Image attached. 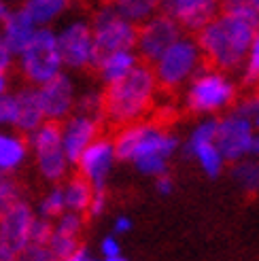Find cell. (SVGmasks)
Returning a JSON list of instances; mask_svg holds the SVG:
<instances>
[{
	"label": "cell",
	"instance_id": "obj_1",
	"mask_svg": "<svg viewBox=\"0 0 259 261\" xmlns=\"http://www.w3.org/2000/svg\"><path fill=\"white\" fill-rule=\"evenodd\" d=\"M259 30V15L247 0H219V13L193 34L206 66L223 72L240 70L249 45Z\"/></svg>",
	"mask_w": 259,
	"mask_h": 261
},
{
	"label": "cell",
	"instance_id": "obj_2",
	"mask_svg": "<svg viewBox=\"0 0 259 261\" xmlns=\"http://www.w3.org/2000/svg\"><path fill=\"white\" fill-rule=\"evenodd\" d=\"M117 162H130L140 174L160 176L168 172V162L178 149V138L158 121L142 119L111 132Z\"/></svg>",
	"mask_w": 259,
	"mask_h": 261
},
{
	"label": "cell",
	"instance_id": "obj_3",
	"mask_svg": "<svg viewBox=\"0 0 259 261\" xmlns=\"http://www.w3.org/2000/svg\"><path fill=\"white\" fill-rule=\"evenodd\" d=\"M158 81L151 70V64L140 62L138 66L123 76L121 81L102 87V123L111 132L123 125L147 119L151 107L158 98Z\"/></svg>",
	"mask_w": 259,
	"mask_h": 261
},
{
	"label": "cell",
	"instance_id": "obj_4",
	"mask_svg": "<svg viewBox=\"0 0 259 261\" xmlns=\"http://www.w3.org/2000/svg\"><path fill=\"white\" fill-rule=\"evenodd\" d=\"M185 109L198 117H215L238 102V83L229 72L204 66L185 85Z\"/></svg>",
	"mask_w": 259,
	"mask_h": 261
},
{
	"label": "cell",
	"instance_id": "obj_5",
	"mask_svg": "<svg viewBox=\"0 0 259 261\" xmlns=\"http://www.w3.org/2000/svg\"><path fill=\"white\" fill-rule=\"evenodd\" d=\"M204 66L206 62L202 58V51L193 34H183L151 64V70L155 74V81H158L160 89L178 91Z\"/></svg>",
	"mask_w": 259,
	"mask_h": 261
},
{
	"label": "cell",
	"instance_id": "obj_6",
	"mask_svg": "<svg viewBox=\"0 0 259 261\" xmlns=\"http://www.w3.org/2000/svg\"><path fill=\"white\" fill-rule=\"evenodd\" d=\"M62 123L64 121L45 119L28 136L36 172L51 185H62L70 174V162L62 149Z\"/></svg>",
	"mask_w": 259,
	"mask_h": 261
},
{
	"label": "cell",
	"instance_id": "obj_7",
	"mask_svg": "<svg viewBox=\"0 0 259 261\" xmlns=\"http://www.w3.org/2000/svg\"><path fill=\"white\" fill-rule=\"evenodd\" d=\"M21 85L41 87L51 76L62 72V58L58 51V36L47 30H34L30 45L17 58Z\"/></svg>",
	"mask_w": 259,
	"mask_h": 261
},
{
	"label": "cell",
	"instance_id": "obj_8",
	"mask_svg": "<svg viewBox=\"0 0 259 261\" xmlns=\"http://www.w3.org/2000/svg\"><path fill=\"white\" fill-rule=\"evenodd\" d=\"M89 25L94 38V66L105 56L134 49L136 45V25L123 19L113 5H96Z\"/></svg>",
	"mask_w": 259,
	"mask_h": 261
},
{
	"label": "cell",
	"instance_id": "obj_9",
	"mask_svg": "<svg viewBox=\"0 0 259 261\" xmlns=\"http://www.w3.org/2000/svg\"><path fill=\"white\" fill-rule=\"evenodd\" d=\"M255 134L257 129L253 121L236 107H231L229 111L221 113V117H217L215 140L225 164H234L238 160L253 155Z\"/></svg>",
	"mask_w": 259,
	"mask_h": 261
},
{
	"label": "cell",
	"instance_id": "obj_10",
	"mask_svg": "<svg viewBox=\"0 0 259 261\" xmlns=\"http://www.w3.org/2000/svg\"><path fill=\"white\" fill-rule=\"evenodd\" d=\"M36 213L21 200L0 217V261H17L19 253L30 244V227Z\"/></svg>",
	"mask_w": 259,
	"mask_h": 261
},
{
	"label": "cell",
	"instance_id": "obj_11",
	"mask_svg": "<svg viewBox=\"0 0 259 261\" xmlns=\"http://www.w3.org/2000/svg\"><path fill=\"white\" fill-rule=\"evenodd\" d=\"M185 32L180 30V25L170 19L164 13H158L151 19L142 21L136 25V45L134 51L138 54L140 62L153 64L164 51L170 47L176 38H180Z\"/></svg>",
	"mask_w": 259,
	"mask_h": 261
},
{
	"label": "cell",
	"instance_id": "obj_12",
	"mask_svg": "<svg viewBox=\"0 0 259 261\" xmlns=\"http://www.w3.org/2000/svg\"><path fill=\"white\" fill-rule=\"evenodd\" d=\"M62 66L89 72L94 68V38L89 21H72L58 36Z\"/></svg>",
	"mask_w": 259,
	"mask_h": 261
},
{
	"label": "cell",
	"instance_id": "obj_13",
	"mask_svg": "<svg viewBox=\"0 0 259 261\" xmlns=\"http://www.w3.org/2000/svg\"><path fill=\"white\" fill-rule=\"evenodd\" d=\"M215 127H217V117H204V119L191 129L187 145H185V153L196 160L204 170V174H209L211 178L219 176L225 168V160H223V155L219 151L217 140H215Z\"/></svg>",
	"mask_w": 259,
	"mask_h": 261
},
{
	"label": "cell",
	"instance_id": "obj_14",
	"mask_svg": "<svg viewBox=\"0 0 259 261\" xmlns=\"http://www.w3.org/2000/svg\"><path fill=\"white\" fill-rule=\"evenodd\" d=\"M115 162H117V158H115L113 140L111 136L102 134L79 155V160L74 162V168L83 178L92 182L94 189H107V180L111 176Z\"/></svg>",
	"mask_w": 259,
	"mask_h": 261
},
{
	"label": "cell",
	"instance_id": "obj_15",
	"mask_svg": "<svg viewBox=\"0 0 259 261\" xmlns=\"http://www.w3.org/2000/svg\"><path fill=\"white\" fill-rule=\"evenodd\" d=\"M160 13L174 19L185 34H196L219 13V0H160Z\"/></svg>",
	"mask_w": 259,
	"mask_h": 261
},
{
	"label": "cell",
	"instance_id": "obj_16",
	"mask_svg": "<svg viewBox=\"0 0 259 261\" xmlns=\"http://www.w3.org/2000/svg\"><path fill=\"white\" fill-rule=\"evenodd\" d=\"M105 123L98 119H89L83 115H68L62 123V149L66 153L70 166L79 160V155L92 145V142L105 134Z\"/></svg>",
	"mask_w": 259,
	"mask_h": 261
},
{
	"label": "cell",
	"instance_id": "obj_17",
	"mask_svg": "<svg viewBox=\"0 0 259 261\" xmlns=\"http://www.w3.org/2000/svg\"><path fill=\"white\" fill-rule=\"evenodd\" d=\"M38 96H41V107L45 119L64 121L68 115H72L74 107V85L64 72H58L51 76L47 83L38 87Z\"/></svg>",
	"mask_w": 259,
	"mask_h": 261
},
{
	"label": "cell",
	"instance_id": "obj_18",
	"mask_svg": "<svg viewBox=\"0 0 259 261\" xmlns=\"http://www.w3.org/2000/svg\"><path fill=\"white\" fill-rule=\"evenodd\" d=\"M15 119H13V132L32 134L34 129L45 121L38 87L23 85L15 96Z\"/></svg>",
	"mask_w": 259,
	"mask_h": 261
},
{
	"label": "cell",
	"instance_id": "obj_19",
	"mask_svg": "<svg viewBox=\"0 0 259 261\" xmlns=\"http://www.w3.org/2000/svg\"><path fill=\"white\" fill-rule=\"evenodd\" d=\"M138 64H140V58L134 49L115 51V54H109L102 60H98L92 72H96L102 85H111V83L121 81L123 76H127Z\"/></svg>",
	"mask_w": 259,
	"mask_h": 261
},
{
	"label": "cell",
	"instance_id": "obj_20",
	"mask_svg": "<svg viewBox=\"0 0 259 261\" xmlns=\"http://www.w3.org/2000/svg\"><path fill=\"white\" fill-rule=\"evenodd\" d=\"M5 47L11 56H21L25 47L30 45L32 34H34V23L30 21V17L25 15L23 9H17L15 13H11L7 23H5Z\"/></svg>",
	"mask_w": 259,
	"mask_h": 261
},
{
	"label": "cell",
	"instance_id": "obj_21",
	"mask_svg": "<svg viewBox=\"0 0 259 261\" xmlns=\"http://www.w3.org/2000/svg\"><path fill=\"white\" fill-rule=\"evenodd\" d=\"M30 134H17L9 138L0 134V168L7 172H19L30 160Z\"/></svg>",
	"mask_w": 259,
	"mask_h": 261
},
{
	"label": "cell",
	"instance_id": "obj_22",
	"mask_svg": "<svg viewBox=\"0 0 259 261\" xmlns=\"http://www.w3.org/2000/svg\"><path fill=\"white\" fill-rule=\"evenodd\" d=\"M62 193H64L66 211L85 215L89 208V202H92L94 187L87 178H83L79 172H74V174H68L66 180L62 182Z\"/></svg>",
	"mask_w": 259,
	"mask_h": 261
},
{
	"label": "cell",
	"instance_id": "obj_23",
	"mask_svg": "<svg viewBox=\"0 0 259 261\" xmlns=\"http://www.w3.org/2000/svg\"><path fill=\"white\" fill-rule=\"evenodd\" d=\"M68 7H70V0H25L17 9H23L34 25H45L49 21H54Z\"/></svg>",
	"mask_w": 259,
	"mask_h": 261
},
{
	"label": "cell",
	"instance_id": "obj_24",
	"mask_svg": "<svg viewBox=\"0 0 259 261\" xmlns=\"http://www.w3.org/2000/svg\"><path fill=\"white\" fill-rule=\"evenodd\" d=\"M113 7L117 9L123 19L134 25H140L142 21H147L160 13V0H115Z\"/></svg>",
	"mask_w": 259,
	"mask_h": 261
},
{
	"label": "cell",
	"instance_id": "obj_25",
	"mask_svg": "<svg viewBox=\"0 0 259 261\" xmlns=\"http://www.w3.org/2000/svg\"><path fill=\"white\" fill-rule=\"evenodd\" d=\"M231 178L236 180V185L247 191V193H257L259 191V160L257 158H244L231 164Z\"/></svg>",
	"mask_w": 259,
	"mask_h": 261
},
{
	"label": "cell",
	"instance_id": "obj_26",
	"mask_svg": "<svg viewBox=\"0 0 259 261\" xmlns=\"http://www.w3.org/2000/svg\"><path fill=\"white\" fill-rule=\"evenodd\" d=\"M38 217L56 221L62 213H66V204H64V193H62V185H51L49 191L43 193V198L38 200V208L34 211Z\"/></svg>",
	"mask_w": 259,
	"mask_h": 261
},
{
	"label": "cell",
	"instance_id": "obj_27",
	"mask_svg": "<svg viewBox=\"0 0 259 261\" xmlns=\"http://www.w3.org/2000/svg\"><path fill=\"white\" fill-rule=\"evenodd\" d=\"M240 76H242V83L251 87V89H259V30L255 32L253 41L249 45L247 51V58H244L242 66H240Z\"/></svg>",
	"mask_w": 259,
	"mask_h": 261
},
{
	"label": "cell",
	"instance_id": "obj_28",
	"mask_svg": "<svg viewBox=\"0 0 259 261\" xmlns=\"http://www.w3.org/2000/svg\"><path fill=\"white\" fill-rule=\"evenodd\" d=\"M102 109H105V102H102V89H89L83 96L74 98L72 113L102 121Z\"/></svg>",
	"mask_w": 259,
	"mask_h": 261
},
{
	"label": "cell",
	"instance_id": "obj_29",
	"mask_svg": "<svg viewBox=\"0 0 259 261\" xmlns=\"http://www.w3.org/2000/svg\"><path fill=\"white\" fill-rule=\"evenodd\" d=\"M85 215L79 213H62L56 221H54V231L62 233V236H70V238H81V233L85 229Z\"/></svg>",
	"mask_w": 259,
	"mask_h": 261
},
{
	"label": "cell",
	"instance_id": "obj_30",
	"mask_svg": "<svg viewBox=\"0 0 259 261\" xmlns=\"http://www.w3.org/2000/svg\"><path fill=\"white\" fill-rule=\"evenodd\" d=\"M51 255H54L58 261H64L66 257H70L76 249L81 246V238H70V236H62V233H51V238L47 242Z\"/></svg>",
	"mask_w": 259,
	"mask_h": 261
},
{
	"label": "cell",
	"instance_id": "obj_31",
	"mask_svg": "<svg viewBox=\"0 0 259 261\" xmlns=\"http://www.w3.org/2000/svg\"><path fill=\"white\" fill-rule=\"evenodd\" d=\"M51 233H54V221L36 215L32 221V227H30V242L32 244H47Z\"/></svg>",
	"mask_w": 259,
	"mask_h": 261
},
{
	"label": "cell",
	"instance_id": "obj_32",
	"mask_svg": "<svg viewBox=\"0 0 259 261\" xmlns=\"http://www.w3.org/2000/svg\"><path fill=\"white\" fill-rule=\"evenodd\" d=\"M17 261H58L54 255H51L47 244H28L25 249L19 253Z\"/></svg>",
	"mask_w": 259,
	"mask_h": 261
},
{
	"label": "cell",
	"instance_id": "obj_33",
	"mask_svg": "<svg viewBox=\"0 0 259 261\" xmlns=\"http://www.w3.org/2000/svg\"><path fill=\"white\" fill-rule=\"evenodd\" d=\"M107 206H109V193L107 189H94V195H92V202H89V208H87V213L85 217H102L107 213Z\"/></svg>",
	"mask_w": 259,
	"mask_h": 261
},
{
	"label": "cell",
	"instance_id": "obj_34",
	"mask_svg": "<svg viewBox=\"0 0 259 261\" xmlns=\"http://www.w3.org/2000/svg\"><path fill=\"white\" fill-rule=\"evenodd\" d=\"M100 255H102V259H111V257L121 255V244H119V240H117L115 233H109V236L102 238V242H100Z\"/></svg>",
	"mask_w": 259,
	"mask_h": 261
},
{
	"label": "cell",
	"instance_id": "obj_35",
	"mask_svg": "<svg viewBox=\"0 0 259 261\" xmlns=\"http://www.w3.org/2000/svg\"><path fill=\"white\" fill-rule=\"evenodd\" d=\"M15 119V98L0 96V123H13Z\"/></svg>",
	"mask_w": 259,
	"mask_h": 261
},
{
	"label": "cell",
	"instance_id": "obj_36",
	"mask_svg": "<svg viewBox=\"0 0 259 261\" xmlns=\"http://www.w3.org/2000/svg\"><path fill=\"white\" fill-rule=\"evenodd\" d=\"M155 189H158L160 195H170L174 191V180L170 174H160V176H155Z\"/></svg>",
	"mask_w": 259,
	"mask_h": 261
},
{
	"label": "cell",
	"instance_id": "obj_37",
	"mask_svg": "<svg viewBox=\"0 0 259 261\" xmlns=\"http://www.w3.org/2000/svg\"><path fill=\"white\" fill-rule=\"evenodd\" d=\"M132 229V219L125 217V215H119L117 219L113 221V233L115 236H121V233H127Z\"/></svg>",
	"mask_w": 259,
	"mask_h": 261
},
{
	"label": "cell",
	"instance_id": "obj_38",
	"mask_svg": "<svg viewBox=\"0 0 259 261\" xmlns=\"http://www.w3.org/2000/svg\"><path fill=\"white\" fill-rule=\"evenodd\" d=\"M64 261H98V259H96V257H94V255L89 253V251L85 249V246L81 244L79 249H76V251H74L70 257H66V259H64Z\"/></svg>",
	"mask_w": 259,
	"mask_h": 261
},
{
	"label": "cell",
	"instance_id": "obj_39",
	"mask_svg": "<svg viewBox=\"0 0 259 261\" xmlns=\"http://www.w3.org/2000/svg\"><path fill=\"white\" fill-rule=\"evenodd\" d=\"M9 74H7V68H0V96H5L7 91H9Z\"/></svg>",
	"mask_w": 259,
	"mask_h": 261
},
{
	"label": "cell",
	"instance_id": "obj_40",
	"mask_svg": "<svg viewBox=\"0 0 259 261\" xmlns=\"http://www.w3.org/2000/svg\"><path fill=\"white\" fill-rule=\"evenodd\" d=\"M11 62V54L7 51V47H5V43L0 41V68H7V64Z\"/></svg>",
	"mask_w": 259,
	"mask_h": 261
},
{
	"label": "cell",
	"instance_id": "obj_41",
	"mask_svg": "<svg viewBox=\"0 0 259 261\" xmlns=\"http://www.w3.org/2000/svg\"><path fill=\"white\" fill-rule=\"evenodd\" d=\"M9 15H11V13L7 11V7H5V3H3V0H0V25H5V23H7Z\"/></svg>",
	"mask_w": 259,
	"mask_h": 261
},
{
	"label": "cell",
	"instance_id": "obj_42",
	"mask_svg": "<svg viewBox=\"0 0 259 261\" xmlns=\"http://www.w3.org/2000/svg\"><path fill=\"white\" fill-rule=\"evenodd\" d=\"M253 155L259 158V134H255V142H253Z\"/></svg>",
	"mask_w": 259,
	"mask_h": 261
},
{
	"label": "cell",
	"instance_id": "obj_43",
	"mask_svg": "<svg viewBox=\"0 0 259 261\" xmlns=\"http://www.w3.org/2000/svg\"><path fill=\"white\" fill-rule=\"evenodd\" d=\"M247 3L251 5V9L257 13V15H259V0H247Z\"/></svg>",
	"mask_w": 259,
	"mask_h": 261
},
{
	"label": "cell",
	"instance_id": "obj_44",
	"mask_svg": "<svg viewBox=\"0 0 259 261\" xmlns=\"http://www.w3.org/2000/svg\"><path fill=\"white\" fill-rule=\"evenodd\" d=\"M102 261H127L123 255H117V257H111V259H102Z\"/></svg>",
	"mask_w": 259,
	"mask_h": 261
},
{
	"label": "cell",
	"instance_id": "obj_45",
	"mask_svg": "<svg viewBox=\"0 0 259 261\" xmlns=\"http://www.w3.org/2000/svg\"><path fill=\"white\" fill-rule=\"evenodd\" d=\"M96 5H115V0H96Z\"/></svg>",
	"mask_w": 259,
	"mask_h": 261
},
{
	"label": "cell",
	"instance_id": "obj_46",
	"mask_svg": "<svg viewBox=\"0 0 259 261\" xmlns=\"http://www.w3.org/2000/svg\"><path fill=\"white\" fill-rule=\"evenodd\" d=\"M9 3H13V5H17V7H21V5L25 3V0H9Z\"/></svg>",
	"mask_w": 259,
	"mask_h": 261
}]
</instances>
